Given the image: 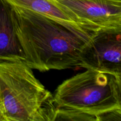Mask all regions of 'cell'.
Here are the masks:
<instances>
[{
    "mask_svg": "<svg viewBox=\"0 0 121 121\" xmlns=\"http://www.w3.org/2000/svg\"><path fill=\"white\" fill-rule=\"evenodd\" d=\"M13 7L28 9L51 18L73 31L93 40L98 30L83 24L66 6L57 0H5Z\"/></svg>",
    "mask_w": 121,
    "mask_h": 121,
    "instance_id": "obj_6",
    "label": "cell"
},
{
    "mask_svg": "<svg viewBox=\"0 0 121 121\" xmlns=\"http://www.w3.org/2000/svg\"><path fill=\"white\" fill-rule=\"evenodd\" d=\"M11 11L24 62L31 69L44 72L80 67L92 40L42 14L13 6Z\"/></svg>",
    "mask_w": 121,
    "mask_h": 121,
    "instance_id": "obj_1",
    "label": "cell"
},
{
    "mask_svg": "<svg viewBox=\"0 0 121 121\" xmlns=\"http://www.w3.org/2000/svg\"><path fill=\"white\" fill-rule=\"evenodd\" d=\"M86 26L121 29V0H57Z\"/></svg>",
    "mask_w": 121,
    "mask_h": 121,
    "instance_id": "obj_5",
    "label": "cell"
},
{
    "mask_svg": "<svg viewBox=\"0 0 121 121\" xmlns=\"http://www.w3.org/2000/svg\"><path fill=\"white\" fill-rule=\"evenodd\" d=\"M121 78V29H100L82 54L80 67Z\"/></svg>",
    "mask_w": 121,
    "mask_h": 121,
    "instance_id": "obj_4",
    "label": "cell"
},
{
    "mask_svg": "<svg viewBox=\"0 0 121 121\" xmlns=\"http://www.w3.org/2000/svg\"><path fill=\"white\" fill-rule=\"evenodd\" d=\"M53 99L56 109L85 113L100 121L104 115L121 110V78L86 69L59 85Z\"/></svg>",
    "mask_w": 121,
    "mask_h": 121,
    "instance_id": "obj_3",
    "label": "cell"
},
{
    "mask_svg": "<svg viewBox=\"0 0 121 121\" xmlns=\"http://www.w3.org/2000/svg\"><path fill=\"white\" fill-rule=\"evenodd\" d=\"M0 111L4 121H54L53 95L24 61L0 63Z\"/></svg>",
    "mask_w": 121,
    "mask_h": 121,
    "instance_id": "obj_2",
    "label": "cell"
},
{
    "mask_svg": "<svg viewBox=\"0 0 121 121\" xmlns=\"http://www.w3.org/2000/svg\"><path fill=\"white\" fill-rule=\"evenodd\" d=\"M24 60L14 27L11 6L0 0V63Z\"/></svg>",
    "mask_w": 121,
    "mask_h": 121,
    "instance_id": "obj_7",
    "label": "cell"
}]
</instances>
